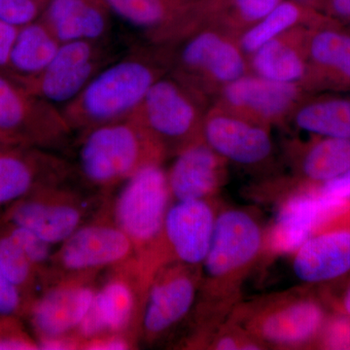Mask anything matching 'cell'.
Wrapping results in <instances>:
<instances>
[{
	"label": "cell",
	"instance_id": "cell-1",
	"mask_svg": "<svg viewBox=\"0 0 350 350\" xmlns=\"http://www.w3.org/2000/svg\"><path fill=\"white\" fill-rule=\"evenodd\" d=\"M266 225L250 207L223 204L213 241L200 265V284L184 349H202L243 301V287L262 261Z\"/></svg>",
	"mask_w": 350,
	"mask_h": 350
},
{
	"label": "cell",
	"instance_id": "cell-2",
	"mask_svg": "<svg viewBox=\"0 0 350 350\" xmlns=\"http://www.w3.org/2000/svg\"><path fill=\"white\" fill-rule=\"evenodd\" d=\"M169 72L165 50L142 43L117 57L62 109L73 133L131 117L151 87Z\"/></svg>",
	"mask_w": 350,
	"mask_h": 350
},
{
	"label": "cell",
	"instance_id": "cell-3",
	"mask_svg": "<svg viewBox=\"0 0 350 350\" xmlns=\"http://www.w3.org/2000/svg\"><path fill=\"white\" fill-rule=\"evenodd\" d=\"M68 150L71 178L90 192L108 197L137 170L165 162L162 152L131 115L75 133Z\"/></svg>",
	"mask_w": 350,
	"mask_h": 350
},
{
	"label": "cell",
	"instance_id": "cell-4",
	"mask_svg": "<svg viewBox=\"0 0 350 350\" xmlns=\"http://www.w3.org/2000/svg\"><path fill=\"white\" fill-rule=\"evenodd\" d=\"M108 202L115 224L130 239L140 275L148 288L152 278L167 264L163 226L172 202L163 163L145 165L119 186Z\"/></svg>",
	"mask_w": 350,
	"mask_h": 350
},
{
	"label": "cell",
	"instance_id": "cell-5",
	"mask_svg": "<svg viewBox=\"0 0 350 350\" xmlns=\"http://www.w3.org/2000/svg\"><path fill=\"white\" fill-rule=\"evenodd\" d=\"M310 288L301 285L243 300L228 319L243 327L266 349H308L327 319L323 306Z\"/></svg>",
	"mask_w": 350,
	"mask_h": 350
},
{
	"label": "cell",
	"instance_id": "cell-6",
	"mask_svg": "<svg viewBox=\"0 0 350 350\" xmlns=\"http://www.w3.org/2000/svg\"><path fill=\"white\" fill-rule=\"evenodd\" d=\"M169 73L213 105L224 88L250 72L248 57L238 38L204 25L178 42L162 47Z\"/></svg>",
	"mask_w": 350,
	"mask_h": 350
},
{
	"label": "cell",
	"instance_id": "cell-7",
	"mask_svg": "<svg viewBox=\"0 0 350 350\" xmlns=\"http://www.w3.org/2000/svg\"><path fill=\"white\" fill-rule=\"evenodd\" d=\"M71 180L36 189L7 206L0 220L36 232L57 247L100 215L107 204L105 196L71 184Z\"/></svg>",
	"mask_w": 350,
	"mask_h": 350
},
{
	"label": "cell",
	"instance_id": "cell-8",
	"mask_svg": "<svg viewBox=\"0 0 350 350\" xmlns=\"http://www.w3.org/2000/svg\"><path fill=\"white\" fill-rule=\"evenodd\" d=\"M211 105L167 72L151 87L133 116L167 160L202 137Z\"/></svg>",
	"mask_w": 350,
	"mask_h": 350
},
{
	"label": "cell",
	"instance_id": "cell-9",
	"mask_svg": "<svg viewBox=\"0 0 350 350\" xmlns=\"http://www.w3.org/2000/svg\"><path fill=\"white\" fill-rule=\"evenodd\" d=\"M75 135L63 112L0 71V139L12 147L66 150Z\"/></svg>",
	"mask_w": 350,
	"mask_h": 350
},
{
	"label": "cell",
	"instance_id": "cell-10",
	"mask_svg": "<svg viewBox=\"0 0 350 350\" xmlns=\"http://www.w3.org/2000/svg\"><path fill=\"white\" fill-rule=\"evenodd\" d=\"M135 258L130 239L115 224L107 206L55 250L43 287L66 278L98 276Z\"/></svg>",
	"mask_w": 350,
	"mask_h": 350
},
{
	"label": "cell",
	"instance_id": "cell-11",
	"mask_svg": "<svg viewBox=\"0 0 350 350\" xmlns=\"http://www.w3.org/2000/svg\"><path fill=\"white\" fill-rule=\"evenodd\" d=\"M146 291L135 258L109 268L107 276L96 284L93 301L76 337L82 342L121 334L137 342Z\"/></svg>",
	"mask_w": 350,
	"mask_h": 350
},
{
	"label": "cell",
	"instance_id": "cell-12",
	"mask_svg": "<svg viewBox=\"0 0 350 350\" xmlns=\"http://www.w3.org/2000/svg\"><path fill=\"white\" fill-rule=\"evenodd\" d=\"M273 202L276 214L266 225L262 262L291 255L320 226L350 208V202L323 197L310 185L288 188Z\"/></svg>",
	"mask_w": 350,
	"mask_h": 350
},
{
	"label": "cell",
	"instance_id": "cell-13",
	"mask_svg": "<svg viewBox=\"0 0 350 350\" xmlns=\"http://www.w3.org/2000/svg\"><path fill=\"white\" fill-rule=\"evenodd\" d=\"M119 56L111 39L64 42L45 70L25 88L62 110Z\"/></svg>",
	"mask_w": 350,
	"mask_h": 350
},
{
	"label": "cell",
	"instance_id": "cell-14",
	"mask_svg": "<svg viewBox=\"0 0 350 350\" xmlns=\"http://www.w3.org/2000/svg\"><path fill=\"white\" fill-rule=\"evenodd\" d=\"M200 266L170 262L152 278L140 320L139 340L155 344L188 319L199 293Z\"/></svg>",
	"mask_w": 350,
	"mask_h": 350
},
{
	"label": "cell",
	"instance_id": "cell-15",
	"mask_svg": "<svg viewBox=\"0 0 350 350\" xmlns=\"http://www.w3.org/2000/svg\"><path fill=\"white\" fill-rule=\"evenodd\" d=\"M271 131L211 105L204 116L202 138L229 165L265 178L275 169L276 147Z\"/></svg>",
	"mask_w": 350,
	"mask_h": 350
},
{
	"label": "cell",
	"instance_id": "cell-16",
	"mask_svg": "<svg viewBox=\"0 0 350 350\" xmlns=\"http://www.w3.org/2000/svg\"><path fill=\"white\" fill-rule=\"evenodd\" d=\"M113 16L156 47H170L206 25V0H105Z\"/></svg>",
	"mask_w": 350,
	"mask_h": 350
},
{
	"label": "cell",
	"instance_id": "cell-17",
	"mask_svg": "<svg viewBox=\"0 0 350 350\" xmlns=\"http://www.w3.org/2000/svg\"><path fill=\"white\" fill-rule=\"evenodd\" d=\"M308 92L300 85L267 79L248 72L221 91L213 105L269 128H287Z\"/></svg>",
	"mask_w": 350,
	"mask_h": 350
},
{
	"label": "cell",
	"instance_id": "cell-18",
	"mask_svg": "<svg viewBox=\"0 0 350 350\" xmlns=\"http://www.w3.org/2000/svg\"><path fill=\"white\" fill-rule=\"evenodd\" d=\"M96 278H66L41 289L25 313L36 342L75 336L93 301Z\"/></svg>",
	"mask_w": 350,
	"mask_h": 350
},
{
	"label": "cell",
	"instance_id": "cell-19",
	"mask_svg": "<svg viewBox=\"0 0 350 350\" xmlns=\"http://www.w3.org/2000/svg\"><path fill=\"white\" fill-rule=\"evenodd\" d=\"M220 198L172 200L163 226V247L167 262L200 266L213 241Z\"/></svg>",
	"mask_w": 350,
	"mask_h": 350
},
{
	"label": "cell",
	"instance_id": "cell-20",
	"mask_svg": "<svg viewBox=\"0 0 350 350\" xmlns=\"http://www.w3.org/2000/svg\"><path fill=\"white\" fill-rule=\"evenodd\" d=\"M68 179V160L56 152L27 147L0 149V207L10 206L36 189Z\"/></svg>",
	"mask_w": 350,
	"mask_h": 350
},
{
	"label": "cell",
	"instance_id": "cell-21",
	"mask_svg": "<svg viewBox=\"0 0 350 350\" xmlns=\"http://www.w3.org/2000/svg\"><path fill=\"white\" fill-rule=\"evenodd\" d=\"M282 154L290 172L285 176L288 185H320L350 169V138H287Z\"/></svg>",
	"mask_w": 350,
	"mask_h": 350
},
{
	"label": "cell",
	"instance_id": "cell-22",
	"mask_svg": "<svg viewBox=\"0 0 350 350\" xmlns=\"http://www.w3.org/2000/svg\"><path fill=\"white\" fill-rule=\"evenodd\" d=\"M172 159L167 170L172 200L218 198L227 184L229 163L202 137Z\"/></svg>",
	"mask_w": 350,
	"mask_h": 350
},
{
	"label": "cell",
	"instance_id": "cell-23",
	"mask_svg": "<svg viewBox=\"0 0 350 350\" xmlns=\"http://www.w3.org/2000/svg\"><path fill=\"white\" fill-rule=\"evenodd\" d=\"M333 220L320 226L290 255L294 275L304 285L332 282L350 271V227L333 226Z\"/></svg>",
	"mask_w": 350,
	"mask_h": 350
},
{
	"label": "cell",
	"instance_id": "cell-24",
	"mask_svg": "<svg viewBox=\"0 0 350 350\" xmlns=\"http://www.w3.org/2000/svg\"><path fill=\"white\" fill-rule=\"evenodd\" d=\"M308 54V94L350 89V31L331 21H320L310 27Z\"/></svg>",
	"mask_w": 350,
	"mask_h": 350
},
{
	"label": "cell",
	"instance_id": "cell-25",
	"mask_svg": "<svg viewBox=\"0 0 350 350\" xmlns=\"http://www.w3.org/2000/svg\"><path fill=\"white\" fill-rule=\"evenodd\" d=\"M112 16L105 0H48L40 19L64 43L111 39Z\"/></svg>",
	"mask_w": 350,
	"mask_h": 350
},
{
	"label": "cell",
	"instance_id": "cell-26",
	"mask_svg": "<svg viewBox=\"0 0 350 350\" xmlns=\"http://www.w3.org/2000/svg\"><path fill=\"white\" fill-rule=\"evenodd\" d=\"M310 27H294L265 43L248 57L250 72L273 81L300 85L308 73Z\"/></svg>",
	"mask_w": 350,
	"mask_h": 350
},
{
	"label": "cell",
	"instance_id": "cell-27",
	"mask_svg": "<svg viewBox=\"0 0 350 350\" xmlns=\"http://www.w3.org/2000/svg\"><path fill=\"white\" fill-rule=\"evenodd\" d=\"M61 44L42 20L25 25L18 31L3 72L25 87L49 66Z\"/></svg>",
	"mask_w": 350,
	"mask_h": 350
},
{
	"label": "cell",
	"instance_id": "cell-28",
	"mask_svg": "<svg viewBox=\"0 0 350 350\" xmlns=\"http://www.w3.org/2000/svg\"><path fill=\"white\" fill-rule=\"evenodd\" d=\"M287 128L310 137L350 138V96L308 94L294 110Z\"/></svg>",
	"mask_w": 350,
	"mask_h": 350
},
{
	"label": "cell",
	"instance_id": "cell-29",
	"mask_svg": "<svg viewBox=\"0 0 350 350\" xmlns=\"http://www.w3.org/2000/svg\"><path fill=\"white\" fill-rule=\"evenodd\" d=\"M323 19L305 4L282 0L268 15L239 36V46L248 57L276 36L301 25L312 27Z\"/></svg>",
	"mask_w": 350,
	"mask_h": 350
},
{
	"label": "cell",
	"instance_id": "cell-30",
	"mask_svg": "<svg viewBox=\"0 0 350 350\" xmlns=\"http://www.w3.org/2000/svg\"><path fill=\"white\" fill-rule=\"evenodd\" d=\"M282 0H206V25L239 38L268 15Z\"/></svg>",
	"mask_w": 350,
	"mask_h": 350
},
{
	"label": "cell",
	"instance_id": "cell-31",
	"mask_svg": "<svg viewBox=\"0 0 350 350\" xmlns=\"http://www.w3.org/2000/svg\"><path fill=\"white\" fill-rule=\"evenodd\" d=\"M0 268L24 297L27 308L38 296L41 278L18 241L0 224Z\"/></svg>",
	"mask_w": 350,
	"mask_h": 350
},
{
	"label": "cell",
	"instance_id": "cell-32",
	"mask_svg": "<svg viewBox=\"0 0 350 350\" xmlns=\"http://www.w3.org/2000/svg\"><path fill=\"white\" fill-rule=\"evenodd\" d=\"M0 224L3 226L7 232L18 241L27 256L31 260L32 265L38 269L41 278V287H42L57 246L48 243L36 232L29 231L25 228L3 222L1 220H0Z\"/></svg>",
	"mask_w": 350,
	"mask_h": 350
},
{
	"label": "cell",
	"instance_id": "cell-33",
	"mask_svg": "<svg viewBox=\"0 0 350 350\" xmlns=\"http://www.w3.org/2000/svg\"><path fill=\"white\" fill-rule=\"evenodd\" d=\"M204 349L264 350V345L243 327L227 319L206 340Z\"/></svg>",
	"mask_w": 350,
	"mask_h": 350
},
{
	"label": "cell",
	"instance_id": "cell-34",
	"mask_svg": "<svg viewBox=\"0 0 350 350\" xmlns=\"http://www.w3.org/2000/svg\"><path fill=\"white\" fill-rule=\"evenodd\" d=\"M48 0H0V21L22 27L40 19Z\"/></svg>",
	"mask_w": 350,
	"mask_h": 350
},
{
	"label": "cell",
	"instance_id": "cell-35",
	"mask_svg": "<svg viewBox=\"0 0 350 350\" xmlns=\"http://www.w3.org/2000/svg\"><path fill=\"white\" fill-rule=\"evenodd\" d=\"M325 349H350V317L340 314L326 319L313 347Z\"/></svg>",
	"mask_w": 350,
	"mask_h": 350
},
{
	"label": "cell",
	"instance_id": "cell-36",
	"mask_svg": "<svg viewBox=\"0 0 350 350\" xmlns=\"http://www.w3.org/2000/svg\"><path fill=\"white\" fill-rule=\"evenodd\" d=\"M27 310L24 297L0 268V319H21Z\"/></svg>",
	"mask_w": 350,
	"mask_h": 350
},
{
	"label": "cell",
	"instance_id": "cell-37",
	"mask_svg": "<svg viewBox=\"0 0 350 350\" xmlns=\"http://www.w3.org/2000/svg\"><path fill=\"white\" fill-rule=\"evenodd\" d=\"M39 349L36 338L23 330L20 319H4L0 323V350Z\"/></svg>",
	"mask_w": 350,
	"mask_h": 350
},
{
	"label": "cell",
	"instance_id": "cell-38",
	"mask_svg": "<svg viewBox=\"0 0 350 350\" xmlns=\"http://www.w3.org/2000/svg\"><path fill=\"white\" fill-rule=\"evenodd\" d=\"M312 186L317 194L329 199L350 202V169L344 174L320 185Z\"/></svg>",
	"mask_w": 350,
	"mask_h": 350
},
{
	"label": "cell",
	"instance_id": "cell-39",
	"mask_svg": "<svg viewBox=\"0 0 350 350\" xmlns=\"http://www.w3.org/2000/svg\"><path fill=\"white\" fill-rule=\"evenodd\" d=\"M135 344V340L129 337V336L121 335V334H112V335L100 336V337L84 340L80 345V349H130Z\"/></svg>",
	"mask_w": 350,
	"mask_h": 350
},
{
	"label": "cell",
	"instance_id": "cell-40",
	"mask_svg": "<svg viewBox=\"0 0 350 350\" xmlns=\"http://www.w3.org/2000/svg\"><path fill=\"white\" fill-rule=\"evenodd\" d=\"M19 27L0 21V71H5Z\"/></svg>",
	"mask_w": 350,
	"mask_h": 350
},
{
	"label": "cell",
	"instance_id": "cell-41",
	"mask_svg": "<svg viewBox=\"0 0 350 350\" xmlns=\"http://www.w3.org/2000/svg\"><path fill=\"white\" fill-rule=\"evenodd\" d=\"M329 4L334 16L350 25V0H330Z\"/></svg>",
	"mask_w": 350,
	"mask_h": 350
},
{
	"label": "cell",
	"instance_id": "cell-42",
	"mask_svg": "<svg viewBox=\"0 0 350 350\" xmlns=\"http://www.w3.org/2000/svg\"><path fill=\"white\" fill-rule=\"evenodd\" d=\"M340 310L344 312V314L350 317V284L342 295V300H340Z\"/></svg>",
	"mask_w": 350,
	"mask_h": 350
},
{
	"label": "cell",
	"instance_id": "cell-43",
	"mask_svg": "<svg viewBox=\"0 0 350 350\" xmlns=\"http://www.w3.org/2000/svg\"><path fill=\"white\" fill-rule=\"evenodd\" d=\"M294 1L300 2V3L308 6V4L312 3V2L315 1V0H294Z\"/></svg>",
	"mask_w": 350,
	"mask_h": 350
},
{
	"label": "cell",
	"instance_id": "cell-44",
	"mask_svg": "<svg viewBox=\"0 0 350 350\" xmlns=\"http://www.w3.org/2000/svg\"><path fill=\"white\" fill-rule=\"evenodd\" d=\"M7 147H12V146H9V145H7V144H4V142H2L1 139H0V149H1V148H7Z\"/></svg>",
	"mask_w": 350,
	"mask_h": 350
},
{
	"label": "cell",
	"instance_id": "cell-45",
	"mask_svg": "<svg viewBox=\"0 0 350 350\" xmlns=\"http://www.w3.org/2000/svg\"><path fill=\"white\" fill-rule=\"evenodd\" d=\"M2 320H3V319H0V322H1V321H2Z\"/></svg>",
	"mask_w": 350,
	"mask_h": 350
}]
</instances>
